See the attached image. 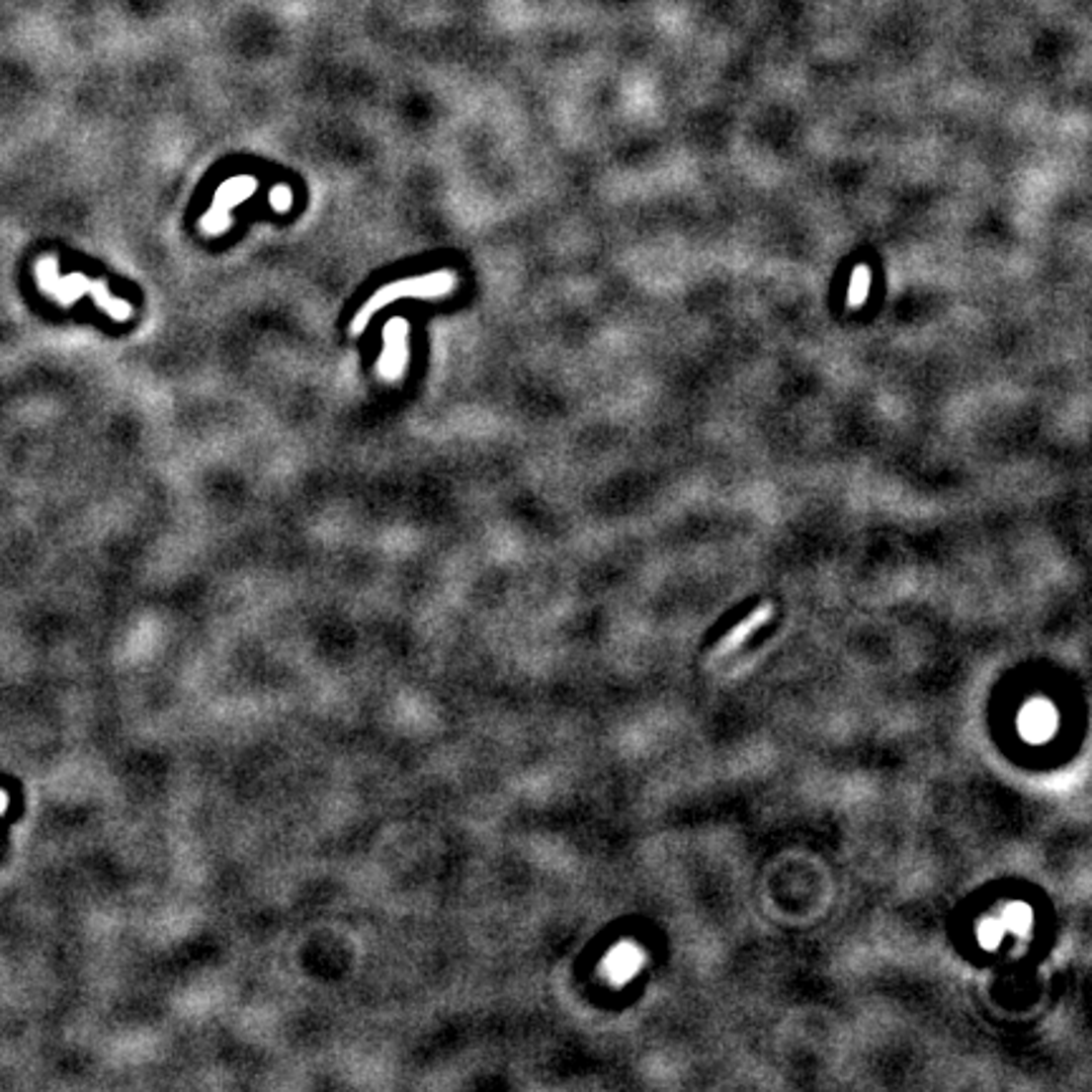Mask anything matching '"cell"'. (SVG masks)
<instances>
[{
	"label": "cell",
	"mask_w": 1092,
	"mask_h": 1092,
	"mask_svg": "<svg viewBox=\"0 0 1092 1092\" xmlns=\"http://www.w3.org/2000/svg\"><path fill=\"white\" fill-rule=\"evenodd\" d=\"M410 367V321L392 316L382 329V355L378 360V375L387 382L405 378Z\"/></svg>",
	"instance_id": "4"
},
{
	"label": "cell",
	"mask_w": 1092,
	"mask_h": 1092,
	"mask_svg": "<svg viewBox=\"0 0 1092 1092\" xmlns=\"http://www.w3.org/2000/svg\"><path fill=\"white\" fill-rule=\"evenodd\" d=\"M36 274H39V287L43 289L48 296H53L56 301H61L63 306H71L76 298L86 296V294H89V296H94V303H97L99 309L107 311L112 319L126 321L129 316H132V303L125 301V298L112 296L102 281H89L86 276H81V274L58 276L56 261H53V258H43V261H39V269H36Z\"/></svg>",
	"instance_id": "1"
},
{
	"label": "cell",
	"mask_w": 1092,
	"mask_h": 1092,
	"mask_svg": "<svg viewBox=\"0 0 1092 1092\" xmlns=\"http://www.w3.org/2000/svg\"><path fill=\"white\" fill-rule=\"evenodd\" d=\"M269 203H271V208H274L276 212H287L289 208H292V203H294L292 190L284 188V185H276V188L271 190V195H269Z\"/></svg>",
	"instance_id": "9"
},
{
	"label": "cell",
	"mask_w": 1092,
	"mask_h": 1092,
	"mask_svg": "<svg viewBox=\"0 0 1092 1092\" xmlns=\"http://www.w3.org/2000/svg\"><path fill=\"white\" fill-rule=\"evenodd\" d=\"M1019 728H1022V736L1027 741H1047L1054 733V728H1057V714H1054V709L1050 704L1037 701V704H1030L1022 711Z\"/></svg>",
	"instance_id": "5"
},
{
	"label": "cell",
	"mask_w": 1092,
	"mask_h": 1092,
	"mask_svg": "<svg viewBox=\"0 0 1092 1092\" xmlns=\"http://www.w3.org/2000/svg\"><path fill=\"white\" fill-rule=\"evenodd\" d=\"M1030 923H1032V915L1024 905H1014V908L1007 910V928H1014V931H1027Z\"/></svg>",
	"instance_id": "8"
},
{
	"label": "cell",
	"mask_w": 1092,
	"mask_h": 1092,
	"mask_svg": "<svg viewBox=\"0 0 1092 1092\" xmlns=\"http://www.w3.org/2000/svg\"><path fill=\"white\" fill-rule=\"evenodd\" d=\"M258 190L256 178L251 175H238V178H230L228 183H223L215 190V198H212L210 210L203 215L201 228L206 235H223L230 228V212L235 206L246 203L253 193Z\"/></svg>",
	"instance_id": "3"
},
{
	"label": "cell",
	"mask_w": 1092,
	"mask_h": 1092,
	"mask_svg": "<svg viewBox=\"0 0 1092 1092\" xmlns=\"http://www.w3.org/2000/svg\"><path fill=\"white\" fill-rule=\"evenodd\" d=\"M870 284H873V271L870 266L860 264L855 266L853 276H850V289H847V306L850 309H860L870 294Z\"/></svg>",
	"instance_id": "7"
},
{
	"label": "cell",
	"mask_w": 1092,
	"mask_h": 1092,
	"mask_svg": "<svg viewBox=\"0 0 1092 1092\" xmlns=\"http://www.w3.org/2000/svg\"><path fill=\"white\" fill-rule=\"evenodd\" d=\"M640 964H642L640 951H637L635 946L623 944V946H618L613 954L607 956L605 973L613 978L615 984H623V981H628V978L635 976V971L640 968Z\"/></svg>",
	"instance_id": "6"
},
{
	"label": "cell",
	"mask_w": 1092,
	"mask_h": 1092,
	"mask_svg": "<svg viewBox=\"0 0 1092 1092\" xmlns=\"http://www.w3.org/2000/svg\"><path fill=\"white\" fill-rule=\"evenodd\" d=\"M456 281L458 279L453 271H435V274L415 276V279H402V281H395V284H389V287L379 289V292L375 294V296L370 298L360 311H357L355 321H352V334H360L367 326V321L373 319V316L378 314L382 306H387V303H395L400 301V298L446 296V294H451L453 289H456Z\"/></svg>",
	"instance_id": "2"
}]
</instances>
